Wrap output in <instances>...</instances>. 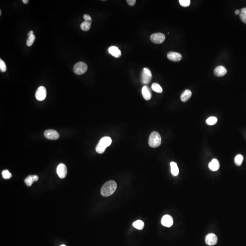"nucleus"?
Returning a JSON list of instances; mask_svg holds the SVG:
<instances>
[{
	"mask_svg": "<svg viewBox=\"0 0 246 246\" xmlns=\"http://www.w3.org/2000/svg\"><path fill=\"white\" fill-rule=\"evenodd\" d=\"M117 184L113 180H109L103 185L101 190V193L103 197H108L111 196L116 191Z\"/></svg>",
	"mask_w": 246,
	"mask_h": 246,
	"instance_id": "nucleus-1",
	"label": "nucleus"
},
{
	"mask_svg": "<svg viewBox=\"0 0 246 246\" xmlns=\"http://www.w3.org/2000/svg\"><path fill=\"white\" fill-rule=\"evenodd\" d=\"M112 143V139L108 136L102 138L96 147V151L99 154H103L105 152L107 147Z\"/></svg>",
	"mask_w": 246,
	"mask_h": 246,
	"instance_id": "nucleus-2",
	"label": "nucleus"
},
{
	"mask_svg": "<svg viewBox=\"0 0 246 246\" xmlns=\"http://www.w3.org/2000/svg\"><path fill=\"white\" fill-rule=\"evenodd\" d=\"M161 136L159 133L154 131L151 133L149 139V146L152 148H156L161 145Z\"/></svg>",
	"mask_w": 246,
	"mask_h": 246,
	"instance_id": "nucleus-3",
	"label": "nucleus"
},
{
	"mask_svg": "<svg viewBox=\"0 0 246 246\" xmlns=\"http://www.w3.org/2000/svg\"><path fill=\"white\" fill-rule=\"evenodd\" d=\"M88 66L85 63L80 62L77 63L73 67V72L77 75H82L86 72Z\"/></svg>",
	"mask_w": 246,
	"mask_h": 246,
	"instance_id": "nucleus-4",
	"label": "nucleus"
},
{
	"mask_svg": "<svg viewBox=\"0 0 246 246\" xmlns=\"http://www.w3.org/2000/svg\"><path fill=\"white\" fill-rule=\"evenodd\" d=\"M166 37L162 33H156L153 34L151 36V41L155 44H161L164 42Z\"/></svg>",
	"mask_w": 246,
	"mask_h": 246,
	"instance_id": "nucleus-5",
	"label": "nucleus"
},
{
	"mask_svg": "<svg viewBox=\"0 0 246 246\" xmlns=\"http://www.w3.org/2000/svg\"><path fill=\"white\" fill-rule=\"evenodd\" d=\"M35 96L38 100H44L47 96V90L45 87L43 86L39 87L36 91Z\"/></svg>",
	"mask_w": 246,
	"mask_h": 246,
	"instance_id": "nucleus-6",
	"label": "nucleus"
},
{
	"mask_svg": "<svg viewBox=\"0 0 246 246\" xmlns=\"http://www.w3.org/2000/svg\"><path fill=\"white\" fill-rule=\"evenodd\" d=\"M45 137L50 140H56L59 138V134L57 131L54 130H47L44 132Z\"/></svg>",
	"mask_w": 246,
	"mask_h": 246,
	"instance_id": "nucleus-7",
	"label": "nucleus"
},
{
	"mask_svg": "<svg viewBox=\"0 0 246 246\" xmlns=\"http://www.w3.org/2000/svg\"><path fill=\"white\" fill-rule=\"evenodd\" d=\"M57 173L61 179L65 178L67 174V169L64 164L61 163L57 167Z\"/></svg>",
	"mask_w": 246,
	"mask_h": 246,
	"instance_id": "nucleus-8",
	"label": "nucleus"
},
{
	"mask_svg": "<svg viewBox=\"0 0 246 246\" xmlns=\"http://www.w3.org/2000/svg\"><path fill=\"white\" fill-rule=\"evenodd\" d=\"M217 237L215 234H209L206 237V243L209 246L216 245L217 243Z\"/></svg>",
	"mask_w": 246,
	"mask_h": 246,
	"instance_id": "nucleus-9",
	"label": "nucleus"
},
{
	"mask_svg": "<svg viewBox=\"0 0 246 246\" xmlns=\"http://www.w3.org/2000/svg\"><path fill=\"white\" fill-rule=\"evenodd\" d=\"M161 224L164 226L170 227L173 224V218L171 216L169 215L164 216L161 219Z\"/></svg>",
	"mask_w": 246,
	"mask_h": 246,
	"instance_id": "nucleus-10",
	"label": "nucleus"
},
{
	"mask_svg": "<svg viewBox=\"0 0 246 246\" xmlns=\"http://www.w3.org/2000/svg\"><path fill=\"white\" fill-rule=\"evenodd\" d=\"M168 59L171 61L174 62H178L181 60L182 59V55L178 52H170L167 55Z\"/></svg>",
	"mask_w": 246,
	"mask_h": 246,
	"instance_id": "nucleus-11",
	"label": "nucleus"
},
{
	"mask_svg": "<svg viewBox=\"0 0 246 246\" xmlns=\"http://www.w3.org/2000/svg\"><path fill=\"white\" fill-rule=\"evenodd\" d=\"M227 72V70L226 68L224 67V66H217L214 69V73L215 75L217 77H222L226 74Z\"/></svg>",
	"mask_w": 246,
	"mask_h": 246,
	"instance_id": "nucleus-12",
	"label": "nucleus"
},
{
	"mask_svg": "<svg viewBox=\"0 0 246 246\" xmlns=\"http://www.w3.org/2000/svg\"><path fill=\"white\" fill-rule=\"evenodd\" d=\"M109 52L110 54L116 58H119L121 55V50L116 47H110L109 48Z\"/></svg>",
	"mask_w": 246,
	"mask_h": 246,
	"instance_id": "nucleus-13",
	"label": "nucleus"
},
{
	"mask_svg": "<svg viewBox=\"0 0 246 246\" xmlns=\"http://www.w3.org/2000/svg\"><path fill=\"white\" fill-rule=\"evenodd\" d=\"M142 94L144 98H145L146 100H151L152 97L150 89L147 86H144L143 87L142 89Z\"/></svg>",
	"mask_w": 246,
	"mask_h": 246,
	"instance_id": "nucleus-14",
	"label": "nucleus"
},
{
	"mask_svg": "<svg viewBox=\"0 0 246 246\" xmlns=\"http://www.w3.org/2000/svg\"><path fill=\"white\" fill-rule=\"evenodd\" d=\"M209 168L211 171H215L218 170L220 167L219 161L216 159H214L209 164Z\"/></svg>",
	"mask_w": 246,
	"mask_h": 246,
	"instance_id": "nucleus-15",
	"label": "nucleus"
},
{
	"mask_svg": "<svg viewBox=\"0 0 246 246\" xmlns=\"http://www.w3.org/2000/svg\"><path fill=\"white\" fill-rule=\"evenodd\" d=\"M192 95V92L189 89H186L182 93L180 96V99L182 102H185L187 101L191 98Z\"/></svg>",
	"mask_w": 246,
	"mask_h": 246,
	"instance_id": "nucleus-16",
	"label": "nucleus"
},
{
	"mask_svg": "<svg viewBox=\"0 0 246 246\" xmlns=\"http://www.w3.org/2000/svg\"><path fill=\"white\" fill-rule=\"evenodd\" d=\"M171 167V172L174 176H177L179 174V170L177 164L174 162H171L170 163Z\"/></svg>",
	"mask_w": 246,
	"mask_h": 246,
	"instance_id": "nucleus-17",
	"label": "nucleus"
},
{
	"mask_svg": "<svg viewBox=\"0 0 246 246\" xmlns=\"http://www.w3.org/2000/svg\"><path fill=\"white\" fill-rule=\"evenodd\" d=\"M152 78V75H147L143 71L142 73V81L143 84H149Z\"/></svg>",
	"mask_w": 246,
	"mask_h": 246,
	"instance_id": "nucleus-18",
	"label": "nucleus"
},
{
	"mask_svg": "<svg viewBox=\"0 0 246 246\" xmlns=\"http://www.w3.org/2000/svg\"><path fill=\"white\" fill-rule=\"evenodd\" d=\"M91 22H89V21H84V22H82L81 24L80 27L81 29L84 31H88L90 29V27H91Z\"/></svg>",
	"mask_w": 246,
	"mask_h": 246,
	"instance_id": "nucleus-19",
	"label": "nucleus"
},
{
	"mask_svg": "<svg viewBox=\"0 0 246 246\" xmlns=\"http://www.w3.org/2000/svg\"><path fill=\"white\" fill-rule=\"evenodd\" d=\"M151 88L153 91H155V92L158 93H161L163 92L162 88L157 83H153L151 86Z\"/></svg>",
	"mask_w": 246,
	"mask_h": 246,
	"instance_id": "nucleus-20",
	"label": "nucleus"
},
{
	"mask_svg": "<svg viewBox=\"0 0 246 246\" xmlns=\"http://www.w3.org/2000/svg\"><path fill=\"white\" fill-rule=\"evenodd\" d=\"M134 227L138 230H142L144 226V223L141 220H137L133 223Z\"/></svg>",
	"mask_w": 246,
	"mask_h": 246,
	"instance_id": "nucleus-21",
	"label": "nucleus"
},
{
	"mask_svg": "<svg viewBox=\"0 0 246 246\" xmlns=\"http://www.w3.org/2000/svg\"><path fill=\"white\" fill-rule=\"evenodd\" d=\"M243 160V157L241 155H238L235 158L234 161L235 164L238 166H240Z\"/></svg>",
	"mask_w": 246,
	"mask_h": 246,
	"instance_id": "nucleus-22",
	"label": "nucleus"
},
{
	"mask_svg": "<svg viewBox=\"0 0 246 246\" xmlns=\"http://www.w3.org/2000/svg\"><path fill=\"white\" fill-rule=\"evenodd\" d=\"M240 18L243 22L246 24V7L241 9L240 10Z\"/></svg>",
	"mask_w": 246,
	"mask_h": 246,
	"instance_id": "nucleus-23",
	"label": "nucleus"
},
{
	"mask_svg": "<svg viewBox=\"0 0 246 246\" xmlns=\"http://www.w3.org/2000/svg\"><path fill=\"white\" fill-rule=\"evenodd\" d=\"M217 122V119L215 117H210L206 120V123L209 125H215Z\"/></svg>",
	"mask_w": 246,
	"mask_h": 246,
	"instance_id": "nucleus-24",
	"label": "nucleus"
},
{
	"mask_svg": "<svg viewBox=\"0 0 246 246\" xmlns=\"http://www.w3.org/2000/svg\"><path fill=\"white\" fill-rule=\"evenodd\" d=\"M24 181H25V183L26 185L29 186V187L31 186L32 184H33V183L34 181L33 178V175H30V176H27L26 178Z\"/></svg>",
	"mask_w": 246,
	"mask_h": 246,
	"instance_id": "nucleus-25",
	"label": "nucleus"
},
{
	"mask_svg": "<svg viewBox=\"0 0 246 246\" xmlns=\"http://www.w3.org/2000/svg\"><path fill=\"white\" fill-rule=\"evenodd\" d=\"M35 36L34 35H31L30 37H29V38L27 39V41H26V45L29 47H31L32 46L35 40Z\"/></svg>",
	"mask_w": 246,
	"mask_h": 246,
	"instance_id": "nucleus-26",
	"label": "nucleus"
},
{
	"mask_svg": "<svg viewBox=\"0 0 246 246\" xmlns=\"http://www.w3.org/2000/svg\"><path fill=\"white\" fill-rule=\"evenodd\" d=\"M2 175L3 178L5 179H10L12 176V174L8 170H4L2 172Z\"/></svg>",
	"mask_w": 246,
	"mask_h": 246,
	"instance_id": "nucleus-27",
	"label": "nucleus"
},
{
	"mask_svg": "<svg viewBox=\"0 0 246 246\" xmlns=\"http://www.w3.org/2000/svg\"><path fill=\"white\" fill-rule=\"evenodd\" d=\"M179 3L182 6L187 7L190 5L191 1L190 0H180Z\"/></svg>",
	"mask_w": 246,
	"mask_h": 246,
	"instance_id": "nucleus-28",
	"label": "nucleus"
},
{
	"mask_svg": "<svg viewBox=\"0 0 246 246\" xmlns=\"http://www.w3.org/2000/svg\"><path fill=\"white\" fill-rule=\"evenodd\" d=\"M0 70L2 72H5L6 70V64L1 59H0Z\"/></svg>",
	"mask_w": 246,
	"mask_h": 246,
	"instance_id": "nucleus-29",
	"label": "nucleus"
},
{
	"mask_svg": "<svg viewBox=\"0 0 246 246\" xmlns=\"http://www.w3.org/2000/svg\"><path fill=\"white\" fill-rule=\"evenodd\" d=\"M83 17H84V19L85 20V21H89V22H92V19L91 17L89 15L85 14V15H84Z\"/></svg>",
	"mask_w": 246,
	"mask_h": 246,
	"instance_id": "nucleus-30",
	"label": "nucleus"
},
{
	"mask_svg": "<svg viewBox=\"0 0 246 246\" xmlns=\"http://www.w3.org/2000/svg\"><path fill=\"white\" fill-rule=\"evenodd\" d=\"M127 2L129 5L133 6L136 3V1L135 0H127Z\"/></svg>",
	"mask_w": 246,
	"mask_h": 246,
	"instance_id": "nucleus-31",
	"label": "nucleus"
},
{
	"mask_svg": "<svg viewBox=\"0 0 246 246\" xmlns=\"http://www.w3.org/2000/svg\"><path fill=\"white\" fill-rule=\"evenodd\" d=\"M33 178L34 181H37L39 179V177L37 175H33Z\"/></svg>",
	"mask_w": 246,
	"mask_h": 246,
	"instance_id": "nucleus-32",
	"label": "nucleus"
},
{
	"mask_svg": "<svg viewBox=\"0 0 246 246\" xmlns=\"http://www.w3.org/2000/svg\"><path fill=\"white\" fill-rule=\"evenodd\" d=\"M33 34V31H30L28 33V37H29L31 36V35Z\"/></svg>",
	"mask_w": 246,
	"mask_h": 246,
	"instance_id": "nucleus-33",
	"label": "nucleus"
},
{
	"mask_svg": "<svg viewBox=\"0 0 246 246\" xmlns=\"http://www.w3.org/2000/svg\"><path fill=\"white\" fill-rule=\"evenodd\" d=\"M235 14H236V15H238V14H240V10H235Z\"/></svg>",
	"mask_w": 246,
	"mask_h": 246,
	"instance_id": "nucleus-34",
	"label": "nucleus"
},
{
	"mask_svg": "<svg viewBox=\"0 0 246 246\" xmlns=\"http://www.w3.org/2000/svg\"><path fill=\"white\" fill-rule=\"evenodd\" d=\"M22 1H23L24 4H27V3H29V0H23Z\"/></svg>",
	"mask_w": 246,
	"mask_h": 246,
	"instance_id": "nucleus-35",
	"label": "nucleus"
},
{
	"mask_svg": "<svg viewBox=\"0 0 246 246\" xmlns=\"http://www.w3.org/2000/svg\"><path fill=\"white\" fill-rule=\"evenodd\" d=\"M1 15V10H0V15Z\"/></svg>",
	"mask_w": 246,
	"mask_h": 246,
	"instance_id": "nucleus-36",
	"label": "nucleus"
},
{
	"mask_svg": "<svg viewBox=\"0 0 246 246\" xmlns=\"http://www.w3.org/2000/svg\"><path fill=\"white\" fill-rule=\"evenodd\" d=\"M61 246H65V245H61Z\"/></svg>",
	"mask_w": 246,
	"mask_h": 246,
	"instance_id": "nucleus-37",
	"label": "nucleus"
}]
</instances>
